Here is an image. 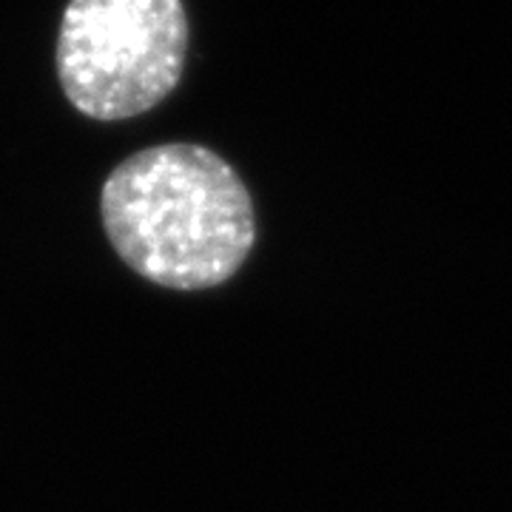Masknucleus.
Returning <instances> with one entry per match:
<instances>
[{
	"label": "nucleus",
	"mask_w": 512,
	"mask_h": 512,
	"mask_svg": "<svg viewBox=\"0 0 512 512\" xmlns=\"http://www.w3.org/2000/svg\"><path fill=\"white\" fill-rule=\"evenodd\" d=\"M183 0H72L57 37V77L92 120H128L163 103L185 66Z\"/></svg>",
	"instance_id": "f03ea898"
},
{
	"label": "nucleus",
	"mask_w": 512,
	"mask_h": 512,
	"mask_svg": "<svg viewBox=\"0 0 512 512\" xmlns=\"http://www.w3.org/2000/svg\"><path fill=\"white\" fill-rule=\"evenodd\" d=\"M103 228L128 268L171 291L228 282L256 239L254 202L217 151L194 143L143 148L100 194Z\"/></svg>",
	"instance_id": "f257e3e1"
}]
</instances>
